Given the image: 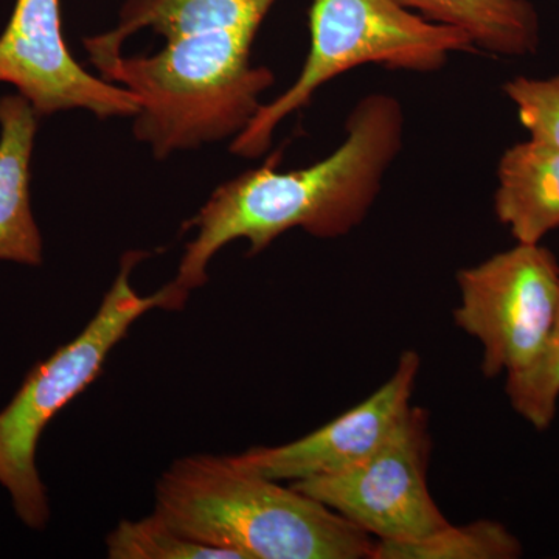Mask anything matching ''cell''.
<instances>
[{"mask_svg":"<svg viewBox=\"0 0 559 559\" xmlns=\"http://www.w3.org/2000/svg\"><path fill=\"white\" fill-rule=\"evenodd\" d=\"M403 106L392 95H367L347 120V138L310 167L278 171L277 157L227 180L183 226L194 229L170 285L182 296L207 282L213 257L231 241L263 252L280 235L301 229L322 240L356 229L380 194L403 148Z\"/></svg>","mask_w":559,"mask_h":559,"instance_id":"obj_1","label":"cell"},{"mask_svg":"<svg viewBox=\"0 0 559 559\" xmlns=\"http://www.w3.org/2000/svg\"><path fill=\"white\" fill-rule=\"evenodd\" d=\"M157 514L231 559H371L374 539L299 489L231 455L176 460L156 487Z\"/></svg>","mask_w":559,"mask_h":559,"instance_id":"obj_2","label":"cell"},{"mask_svg":"<svg viewBox=\"0 0 559 559\" xmlns=\"http://www.w3.org/2000/svg\"><path fill=\"white\" fill-rule=\"evenodd\" d=\"M277 0H128L112 31L84 39L100 69L132 35L153 31L164 49L127 61L132 86L183 108H240L260 100L274 73L252 64V44Z\"/></svg>","mask_w":559,"mask_h":559,"instance_id":"obj_3","label":"cell"},{"mask_svg":"<svg viewBox=\"0 0 559 559\" xmlns=\"http://www.w3.org/2000/svg\"><path fill=\"white\" fill-rule=\"evenodd\" d=\"M145 252L121 259L100 308L75 340L38 364L22 382L9 406L0 412V485L9 491L14 511L27 527H46L50 516L46 485L36 466V450L47 425L102 373L103 366L128 331L151 310H179L187 297L170 283L151 296L131 286V272Z\"/></svg>","mask_w":559,"mask_h":559,"instance_id":"obj_4","label":"cell"},{"mask_svg":"<svg viewBox=\"0 0 559 559\" xmlns=\"http://www.w3.org/2000/svg\"><path fill=\"white\" fill-rule=\"evenodd\" d=\"M311 47L296 83L261 105L234 138L237 156H263L280 121L305 108L320 87L360 66L436 72L452 53L477 51L465 33L412 13L396 0H312Z\"/></svg>","mask_w":559,"mask_h":559,"instance_id":"obj_5","label":"cell"},{"mask_svg":"<svg viewBox=\"0 0 559 559\" xmlns=\"http://www.w3.org/2000/svg\"><path fill=\"white\" fill-rule=\"evenodd\" d=\"M460 330L479 342L485 377H513L539 358L559 300V264L549 249L522 245L459 271Z\"/></svg>","mask_w":559,"mask_h":559,"instance_id":"obj_6","label":"cell"},{"mask_svg":"<svg viewBox=\"0 0 559 559\" xmlns=\"http://www.w3.org/2000/svg\"><path fill=\"white\" fill-rule=\"evenodd\" d=\"M430 447L428 412L414 406L395 436L369 457L290 485L374 540L412 543L450 524L430 496Z\"/></svg>","mask_w":559,"mask_h":559,"instance_id":"obj_7","label":"cell"},{"mask_svg":"<svg viewBox=\"0 0 559 559\" xmlns=\"http://www.w3.org/2000/svg\"><path fill=\"white\" fill-rule=\"evenodd\" d=\"M0 83L31 103L36 116L86 109L100 119L135 117L138 97L73 60L61 24V0H16L0 36Z\"/></svg>","mask_w":559,"mask_h":559,"instance_id":"obj_8","label":"cell"},{"mask_svg":"<svg viewBox=\"0 0 559 559\" xmlns=\"http://www.w3.org/2000/svg\"><path fill=\"white\" fill-rule=\"evenodd\" d=\"M419 366L417 352H404L392 377L353 409L299 440L252 448L231 459L252 473L289 484L347 469L380 450L409 417Z\"/></svg>","mask_w":559,"mask_h":559,"instance_id":"obj_9","label":"cell"},{"mask_svg":"<svg viewBox=\"0 0 559 559\" xmlns=\"http://www.w3.org/2000/svg\"><path fill=\"white\" fill-rule=\"evenodd\" d=\"M38 116L22 95L0 98V261L39 266L43 238L31 205Z\"/></svg>","mask_w":559,"mask_h":559,"instance_id":"obj_10","label":"cell"},{"mask_svg":"<svg viewBox=\"0 0 559 559\" xmlns=\"http://www.w3.org/2000/svg\"><path fill=\"white\" fill-rule=\"evenodd\" d=\"M496 216L522 245H539L559 229V150L530 139L503 153Z\"/></svg>","mask_w":559,"mask_h":559,"instance_id":"obj_11","label":"cell"},{"mask_svg":"<svg viewBox=\"0 0 559 559\" xmlns=\"http://www.w3.org/2000/svg\"><path fill=\"white\" fill-rule=\"evenodd\" d=\"M436 24L465 33L474 49L527 57L539 46L538 13L528 0H396Z\"/></svg>","mask_w":559,"mask_h":559,"instance_id":"obj_12","label":"cell"},{"mask_svg":"<svg viewBox=\"0 0 559 559\" xmlns=\"http://www.w3.org/2000/svg\"><path fill=\"white\" fill-rule=\"evenodd\" d=\"M521 540L496 521L481 520L455 525L412 543L374 540L371 559H516Z\"/></svg>","mask_w":559,"mask_h":559,"instance_id":"obj_13","label":"cell"},{"mask_svg":"<svg viewBox=\"0 0 559 559\" xmlns=\"http://www.w3.org/2000/svg\"><path fill=\"white\" fill-rule=\"evenodd\" d=\"M110 559H231L226 551L183 536L154 511L138 521H121L106 539Z\"/></svg>","mask_w":559,"mask_h":559,"instance_id":"obj_14","label":"cell"},{"mask_svg":"<svg viewBox=\"0 0 559 559\" xmlns=\"http://www.w3.org/2000/svg\"><path fill=\"white\" fill-rule=\"evenodd\" d=\"M506 393L511 407L533 428H550L559 401V300L539 358L527 370L507 377Z\"/></svg>","mask_w":559,"mask_h":559,"instance_id":"obj_15","label":"cell"},{"mask_svg":"<svg viewBox=\"0 0 559 559\" xmlns=\"http://www.w3.org/2000/svg\"><path fill=\"white\" fill-rule=\"evenodd\" d=\"M516 106L522 127L530 139L559 150V75L550 79L516 76L503 86Z\"/></svg>","mask_w":559,"mask_h":559,"instance_id":"obj_16","label":"cell"}]
</instances>
